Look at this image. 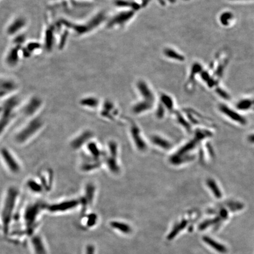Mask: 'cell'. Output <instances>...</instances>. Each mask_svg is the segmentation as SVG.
Here are the masks:
<instances>
[{
	"mask_svg": "<svg viewBox=\"0 0 254 254\" xmlns=\"http://www.w3.org/2000/svg\"><path fill=\"white\" fill-rule=\"evenodd\" d=\"M20 192L18 189L11 186L5 192L4 202L2 207L1 219L4 232H7L13 217L15 209L19 199Z\"/></svg>",
	"mask_w": 254,
	"mask_h": 254,
	"instance_id": "cell-1",
	"label": "cell"
},
{
	"mask_svg": "<svg viewBox=\"0 0 254 254\" xmlns=\"http://www.w3.org/2000/svg\"><path fill=\"white\" fill-rule=\"evenodd\" d=\"M1 100L0 127L1 133L3 135L16 116L17 110L19 108L20 100L16 94Z\"/></svg>",
	"mask_w": 254,
	"mask_h": 254,
	"instance_id": "cell-2",
	"label": "cell"
},
{
	"mask_svg": "<svg viewBox=\"0 0 254 254\" xmlns=\"http://www.w3.org/2000/svg\"><path fill=\"white\" fill-rule=\"evenodd\" d=\"M44 126L42 119L36 116L22 127L14 136V141L18 145H24L33 139L42 130Z\"/></svg>",
	"mask_w": 254,
	"mask_h": 254,
	"instance_id": "cell-3",
	"label": "cell"
},
{
	"mask_svg": "<svg viewBox=\"0 0 254 254\" xmlns=\"http://www.w3.org/2000/svg\"><path fill=\"white\" fill-rule=\"evenodd\" d=\"M46 204L40 202H35L29 204L24 212L23 218L27 227V229L31 231L34 229V227L38 219V217L42 210H46Z\"/></svg>",
	"mask_w": 254,
	"mask_h": 254,
	"instance_id": "cell-4",
	"label": "cell"
},
{
	"mask_svg": "<svg viewBox=\"0 0 254 254\" xmlns=\"http://www.w3.org/2000/svg\"><path fill=\"white\" fill-rule=\"evenodd\" d=\"M1 159L7 170L12 174L17 175L21 171V165L19 160L7 147H2L1 150Z\"/></svg>",
	"mask_w": 254,
	"mask_h": 254,
	"instance_id": "cell-5",
	"label": "cell"
},
{
	"mask_svg": "<svg viewBox=\"0 0 254 254\" xmlns=\"http://www.w3.org/2000/svg\"><path fill=\"white\" fill-rule=\"evenodd\" d=\"M81 204L80 198H69L46 205V210L51 213H62L72 211Z\"/></svg>",
	"mask_w": 254,
	"mask_h": 254,
	"instance_id": "cell-6",
	"label": "cell"
},
{
	"mask_svg": "<svg viewBox=\"0 0 254 254\" xmlns=\"http://www.w3.org/2000/svg\"><path fill=\"white\" fill-rule=\"evenodd\" d=\"M42 105L43 101L41 98L37 96H33L29 98L24 104L21 108V113L26 118L31 119L36 117L42 108Z\"/></svg>",
	"mask_w": 254,
	"mask_h": 254,
	"instance_id": "cell-7",
	"label": "cell"
},
{
	"mask_svg": "<svg viewBox=\"0 0 254 254\" xmlns=\"http://www.w3.org/2000/svg\"><path fill=\"white\" fill-rule=\"evenodd\" d=\"M27 20L22 16H18L13 19L7 27L6 33L9 37H15L22 34L27 25Z\"/></svg>",
	"mask_w": 254,
	"mask_h": 254,
	"instance_id": "cell-8",
	"label": "cell"
},
{
	"mask_svg": "<svg viewBox=\"0 0 254 254\" xmlns=\"http://www.w3.org/2000/svg\"><path fill=\"white\" fill-rule=\"evenodd\" d=\"M100 116L106 120L114 121L117 118L119 111L115 104L110 100L104 101L101 102L99 108Z\"/></svg>",
	"mask_w": 254,
	"mask_h": 254,
	"instance_id": "cell-9",
	"label": "cell"
},
{
	"mask_svg": "<svg viewBox=\"0 0 254 254\" xmlns=\"http://www.w3.org/2000/svg\"><path fill=\"white\" fill-rule=\"evenodd\" d=\"M18 87V83L12 78L2 76L1 79V99L15 95Z\"/></svg>",
	"mask_w": 254,
	"mask_h": 254,
	"instance_id": "cell-10",
	"label": "cell"
},
{
	"mask_svg": "<svg viewBox=\"0 0 254 254\" xmlns=\"http://www.w3.org/2000/svg\"><path fill=\"white\" fill-rule=\"evenodd\" d=\"M22 46L13 44L5 54V62L9 67H16L19 63L21 58L23 57L22 51Z\"/></svg>",
	"mask_w": 254,
	"mask_h": 254,
	"instance_id": "cell-11",
	"label": "cell"
},
{
	"mask_svg": "<svg viewBox=\"0 0 254 254\" xmlns=\"http://www.w3.org/2000/svg\"><path fill=\"white\" fill-rule=\"evenodd\" d=\"M93 137L94 133L92 131L90 130H84L71 140L70 146L75 150H78L84 148L89 141L93 140Z\"/></svg>",
	"mask_w": 254,
	"mask_h": 254,
	"instance_id": "cell-12",
	"label": "cell"
},
{
	"mask_svg": "<svg viewBox=\"0 0 254 254\" xmlns=\"http://www.w3.org/2000/svg\"><path fill=\"white\" fill-rule=\"evenodd\" d=\"M97 193V187L95 185L91 182L86 183L84 188L82 196L80 198L81 201V206L84 209L91 205L95 198Z\"/></svg>",
	"mask_w": 254,
	"mask_h": 254,
	"instance_id": "cell-13",
	"label": "cell"
},
{
	"mask_svg": "<svg viewBox=\"0 0 254 254\" xmlns=\"http://www.w3.org/2000/svg\"><path fill=\"white\" fill-rule=\"evenodd\" d=\"M133 14V12L131 11H121L116 13L107 22L108 28H112L123 26L132 18Z\"/></svg>",
	"mask_w": 254,
	"mask_h": 254,
	"instance_id": "cell-14",
	"label": "cell"
},
{
	"mask_svg": "<svg viewBox=\"0 0 254 254\" xmlns=\"http://www.w3.org/2000/svg\"><path fill=\"white\" fill-rule=\"evenodd\" d=\"M130 136L133 144L140 151H145L147 146L139 127L135 124L131 123L129 129Z\"/></svg>",
	"mask_w": 254,
	"mask_h": 254,
	"instance_id": "cell-15",
	"label": "cell"
},
{
	"mask_svg": "<svg viewBox=\"0 0 254 254\" xmlns=\"http://www.w3.org/2000/svg\"><path fill=\"white\" fill-rule=\"evenodd\" d=\"M88 158L94 159L103 160L106 155V151H104L100 145L93 140L89 141L84 147Z\"/></svg>",
	"mask_w": 254,
	"mask_h": 254,
	"instance_id": "cell-16",
	"label": "cell"
},
{
	"mask_svg": "<svg viewBox=\"0 0 254 254\" xmlns=\"http://www.w3.org/2000/svg\"><path fill=\"white\" fill-rule=\"evenodd\" d=\"M37 178L41 183L45 192H49L52 189L54 182V175L52 170L43 169L40 171Z\"/></svg>",
	"mask_w": 254,
	"mask_h": 254,
	"instance_id": "cell-17",
	"label": "cell"
},
{
	"mask_svg": "<svg viewBox=\"0 0 254 254\" xmlns=\"http://www.w3.org/2000/svg\"><path fill=\"white\" fill-rule=\"evenodd\" d=\"M104 165H105L110 173L114 175H118L121 172V167L118 162V157L108 155H106L104 159Z\"/></svg>",
	"mask_w": 254,
	"mask_h": 254,
	"instance_id": "cell-18",
	"label": "cell"
},
{
	"mask_svg": "<svg viewBox=\"0 0 254 254\" xmlns=\"http://www.w3.org/2000/svg\"><path fill=\"white\" fill-rule=\"evenodd\" d=\"M104 164L103 160L94 159L86 157L80 165V170L85 173L92 172L99 170Z\"/></svg>",
	"mask_w": 254,
	"mask_h": 254,
	"instance_id": "cell-19",
	"label": "cell"
},
{
	"mask_svg": "<svg viewBox=\"0 0 254 254\" xmlns=\"http://www.w3.org/2000/svg\"><path fill=\"white\" fill-rule=\"evenodd\" d=\"M79 104L83 108L94 110L96 109H99L101 102L97 97L95 96L88 95L81 98Z\"/></svg>",
	"mask_w": 254,
	"mask_h": 254,
	"instance_id": "cell-20",
	"label": "cell"
},
{
	"mask_svg": "<svg viewBox=\"0 0 254 254\" xmlns=\"http://www.w3.org/2000/svg\"><path fill=\"white\" fill-rule=\"evenodd\" d=\"M26 187L27 189L31 193L36 195L45 192L44 189L37 178H29L26 182Z\"/></svg>",
	"mask_w": 254,
	"mask_h": 254,
	"instance_id": "cell-21",
	"label": "cell"
},
{
	"mask_svg": "<svg viewBox=\"0 0 254 254\" xmlns=\"http://www.w3.org/2000/svg\"><path fill=\"white\" fill-rule=\"evenodd\" d=\"M219 110L221 112H222L223 114L228 117L229 119H231L232 120L237 121L239 123H244L243 122L244 121L242 117L227 106L224 105H220L219 107Z\"/></svg>",
	"mask_w": 254,
	"mask_h": 254,
	"instance_id": "cell-22",
	"label": "cell"
},
{
	"mask_svg": "<svg viewBox=\"0 0 254 254\" xmlns=\"http://www.w3.org/2000/svg\"><path fill=\"white\" fill-rule=\"evenodd\" d=\"M206 184L208 187L213 193L216 198H221L222 197V191L217 184V182L212 178H208L206 180Z\"/></svg>",
	"mask_w": 254,
	"mask_h": 254,
	"instance_id": "cell-23",
	"label": "cell"
},
{
	"mask_svg": "<svg viewBox=\"0 0 254 254\" xmlns=\"http://www.w3.org/2000/svg\"><path fill=\"white\" fill-rule=\"evenodd\" d=\"M151 140L154 145H157L162 149H168L171 146V143L168 140L160 136H154L152 137Z\"/></svg>",
	"mask_w": 254,
	"mask_h": 254,
	"instance_id": "cell-24",
	"label": "cell"
},
{
	"mask_svg": "<svg viewBox=\"0 0 254 254\" xmlns=\"http://www.w3.org/2000/svg\"><path fill=\"white\" fill-rule=\"evenodd\" d=\"M204 241L208 244L210 247L215 249L216 251H217L221 253H225L227 251V249L225 247L222 245L221 244L218 243L217 242H215L212 239L209 238V237H204L203 238Z\"/></svg>",
	"mask_w": 254,
	"mask_h": 254,
	"instance_id": "cell-25",
	"label": "cell"
},
{
	"mask_svg": "<svg viewBox=\"0 0 254 254\" xmlns=\"http://www.w3.org/2000/svg\"><path fill=\"white\" fill-rule=\"evenodd\" d=\"M110 225H111V227H112L116 229H118L122 232L128 234L129 232H131L130 227L128 225H127V224H125L123 222L114 221H112L111 222Z\"/></svg>",
	"mask_w": 254,
	"mask_h": 254,
	"instance_id": "cell-26",
	"label": "cell"
},
{
	"mask_svg": "<svg viewBox=\"0 0 254 254\" xmlns=\"http://www.w3.org/2000/svg\"><path fill=\"white\" fill-rule=\"evenodd\" d=\"M33 245L37 254H46V250H45L43 244L41 239L38 237H35L33 239Z\"/></svg>",
	"mask_w": 254,
	"mask_h": 254,
	"instance_id": "cell-27",
	"label": "cell"
},
{
	"mask_svg": "<svg viewBox=\"0 0 254 254\" xmlns=\"http://www.w3.org/2000/svg\"><path fill=\"white\" fill-rule=\"evenodd\" d=\"M97 217L95 214H91L90 215H89L86 221L88 227H91L94 224H95L97 221Z\"/></svg>",
	"mask_w": 254,
	"mask_h": 254,
	"instance_id": "cell-28",
	"label": "cell"
},
{
	"mask_svg": "<svg viewBox=\"0 0 254 254\" xmlns=\"http://www.w3.org/2000/svg\"><path fill=\"white\" fill-rule=\"evenodd\" d=\"M94 248L92 246H89L86 249V254H94Z\"/></svg>",
	"mask_w": 254,
	"mask_h": 254,
	"instance_id": "cell-29",
	"label": "cell"
}]
</instances>
